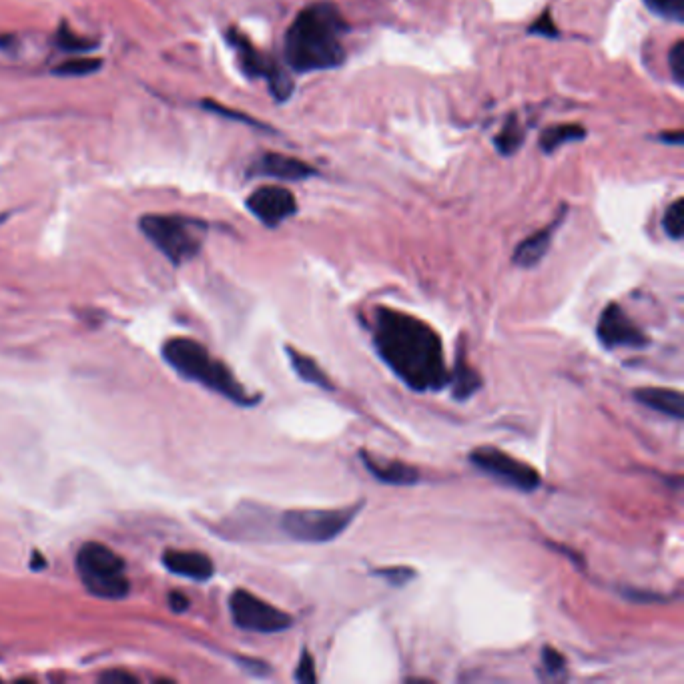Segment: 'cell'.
I'll use <instances>...</instances> for the list:
<instances>
[{"instance_id": "8992f818", "label": "cell", "mask_w": 684, "mask_h": 684, "mask_svg": "<svg viewBox=\"0 0 684 684\" xmlns=\"http://www.w3.org/2000/svg\"><path fill=\"white\" fill-rule=\"evenodd\" d=\"M362 502L329 510H289L281 516V530L295 542L325 544L344 534L362 510Z\"/></svg>"}, {"instance_id": "7c38bea8", "label": "cell", "mask_w": 684, "mask_h": 684, "mask_svg": "<svg viewBox=\"0 0 684 684\" xmlns=\"http://www.w3.org/2000/svg\"><path fill=\"white\" fill-rule=\"evenodd\" d=\"M163 564L169 572L189 580H209L215 572L211 558L193 550H167L163 554Z\"/></svg>"}, {"instance_id": "f546056e", "label": "cell", "mask_w": 684, "mask_h": 684, "mask_svg": "<svg viewBox=\"0 0 684 684\" xmlns=\"http://www.w3.org/2000/svg\"><path fill=\"white\" fill-rule=\"evenodd\" d=\"M103 682L107 684H137V678L131 674V672H125V670H111V672H105L101 676Z\"/></svg>"}, {"instance_id": "2e32d148", "label": "cell", "mask_w": 684, "mask_h": 684, "mask_svg": "<svg viewBox=\"0 0 684 684\" xmlns=\"http://www.w3.org/2000/svg\"><path fill=\"white\" fill-rule=\"evenodd\" d=\"M560 221H562V217H558V219L552 221L548 227H544V229L536 231L534 235H530L528 239H524V241L516 247V251H514V257H512L514 263L520 265V267H526V269L538 265V263L544 259V255L548 253V249H550V245H552L554 231L558 229Z\"/></svg>"}, {"instance_id": "8fae6325", "label": "cell", "mask_w": 684, "mask_h": 684, "mask_svg": "<svg viewBox=\"0 0 684 684\" xmlns=\"http://www.w3.org/2000/svg\"><path fill=\"white\" fill-rule=\"evenodd\" d=\"M247 209L267 227H277L297 213V201L285 187L265 185L255 189L247 199Z\"/></svg>"}, {"instance_id": "ba28073f", "label": "cell", "mask_w": 684, "mask_h": 684, "mask_svg": "<svg viewBox=\"0 0 684 684\" xmlns=\"http://www.w3.org/2000/svg\"><path fill=\"white\" fill-rule=\"evenodd\" d=\"M470 462L486 476L520 492H534L542 484L540 474L530 464L492 446L476 448L470 454Z\"/></svg>"}, {"instance_id": "277c9868", "label": "cell", "mask_w": 684, "mask_h": 684, "mask_svg": "<svg viewBox=\"0 0 684 684\" xmlns=\"http://www.w3.org/2000/svg\"><path fill=\"white\" fill-rule=\"evenodd\" d=\"M139 227L173 265L193 259L207 235V223L183 215H145Z\"/></svg>"}, {"instance_id": "1f68e13d", "label": "cell", "mask_w": 684, "mask_h": 684, "mask_svg": "<svg viewBox=\"0 0 684 684\" xmlns=\"http://www.w3.org/2000/svg\"><path fill=\"white\" fill-rule=\"evenodd\" d=\"M660 141H664L668 145H674V147H682L684 137H682V131H674V133H662Z\"/></svg>"}, {"instance_id": "7402d4cb", "label": "cell", "mask_w": 684, "mask_h": 684, "mask_svg": "<svg viewBox=\"0 0 684 684\" xmlns=\"http://www.w3.org/2000/svg\"><path fill=\"white\" fill-rule=\"evenodd\" d=\"M644 5L666 21L684 23V0H644Z\"/></svg>"}, {"instance_id": "9c48e42d", "label": "cell", "mask_w": 684, "mask_h": 684, "mask_svg": "<svg viewBox=\"0 0 684 684\" xmlns=\"http://www.w3.org/2000/svg\"><path fill=\"white\" fill-rule=\"evenodd\" d=\"M229 41L239 55V63H241V69L245 71V75L251 79H259V77L265 79L269 83L271 95L277 101H287L289 95L293 93V83L285 75V71H281L275 61L261 55L243 35L231 31Z\"/></svg>"}, {"instance_id": "5b68a950", "label": "cell", "mask_w": 684, "mask_h": 684, "mask_svg": "<svg viewBox=\"0 0 684 684\" xmlns=\"http://www.w3.org/2000/svg\"><path fill=\"white\" fill-rule=\"evenodd\" d=\"M77 572L85 588L99 598L121 600L131 590L123 558L105 544H83L77 554Z\"/></svg>"}, {"instance_id": "4dcf8cb0", "label": "cell", "mask_w": 684, "mask_h": 684, "mask_svg": "<svg viewBox=\"0 0 684 684\" xmlns=\"http://www.w3.org/2000/svg\"><path fill=\"white\" fill-rule=\"evenodd\" d=\"M169 604H171V608H173L175 612H183V610H187V606H189V600H187L183 594H179V592H173V594L169 596Z\"/></svg>"}, {"instance_id": "5bb4252c", "label": "cell", "mask_w": 684, "mask_h": 684, "mask_svg": "<svg viewBox=\"0 0 684 684\" xmlns=\"http://www.w3.org/2000/svg\"><path fill=\"white\" fill-rule=\"evenodd\" d=\"M362 462L364 466L368 468V472L384 482V484H390V486H412L420 480V472L406 464V462H400V460H380V458H374L370 456L368 452H362Z\"/></svg>"}, {"instance_id": "ac0fdd59", "label": "cell", "mask_w": 684, "mask_h": 684, "mask_svg": "<svg viewBox=\"0 0 684 684\" xmlns=\"http://www.w3.org/2000/svg\"><path fill=\"white\" fill-rule=\"evenodd\" d=\"M586 137V131L582 125H574V123H564V125H552L548 127L542 137H540V149L544 153H554L558 151L562 145L566 143H576L582 141Z\"/></svg>"}, {"instance_id": "9a60e30c", "label": "cell", "mask_w": 684, "mask_h": 684, "mask_svg": "<svg viewBox=\"0 0 684 684\" xmlns=\"http://www.w3.org/2000/svg\"><path fill=\"white\" fill-rule=\"evenodd\" d=\"M634 400L662 416H668L674 420L684 418V398L678 390L640 388V390H634Z\"/></svg>"}, {"instance_id": "cb8c5ba5", "label": "cell", "mask_w": 684, "mask_h": 684, "mask_svg": "<svg viewBox=\"0 0 684 684\" xmlns=\"http://www.w3.org/2000/svg\"><path fill=\"white\" fill-rule=\"evenodd\" d=\"M668 69L676 85H684V43L678 41L668 53Z\"/></svg>"}, {"instance_id": "484cf974", "label": "cell", "mask_w": 684, "mask_h": 684, "mask_svg": "<svg viewBox=\"0 0 684 684\" xmlns=\"http://www.w3.org/2000/svg\"><path fill=\"white\" fill-rule=\"evenodd\" d=\"M295 680L305 682V684H313L317 680L315 664H313V658L307 650H303V654H301V660H299L297 670H295Z\"/></svg>"}, {"instance_id": "d4e9b609", "label": "cell", "mask_w": 684, "mask_h": 684, "mask_svg": "<svg viewBox=\"0 0 684 684\" xmlns=\"http://www.w3.org/2000/svg\"><path fill=\"white\" fill-rule=\"evenodd\" d=\"M542 666H544V670L550 676H558V674H562L566 670V660H564V656L558 650L546 646L542 650Z\"/></svg>"}, {"instance_id": "d6986e66", "label": "cell", "mask_w": 684, "mask_h": 684, "mask_svg": "<svg viewBox=\"0 0 684 684\" xmlns=\"http://www.w3.org/2000/svg\"><path fill=\"white\" fill-rule=\"evenodd\" d=\"M287 356H289V362H291V368L293 372L299 376L301 382H307V384H313L317 388H323V390H333L329 378L325 376V372L317 366L315 360L303 356L301 352L293 350L287 346Z\"/></svg>"}, {"instance_id": "4fadbf2b", "label": "cell", "mask_w": 684, "mask_h": 684, "mask_svg": "<svg viewBox=\"0 0 684 684\" xmlns=\"http://www.w3.org/2000/svg\"><path fill=\"white\" fill-rule=\"evenodd\" d=\"M255 173L265 177H275L283 181H303L311 175H315V169L309 167L305 161H299L295 157H287L281 153H265L255 163Z\"/></svg>"}, {"instance_id": "ffe728a7", "label": "cell", "mask_w": 684, "mask_h": 684, "mask_svg": "<svg viewBox=\"0 0 684 684\" xmlns=\"http://www.w3.org/2000/svg\"><path fill=\"white\" fill-rule=\"evenodd\" d=\"M524 143V129L518 121V117H508V121L504 123L502 131L494 137V145L498 149L500 155H514Z\"/></svg>"}, {"instance_id": "44dd1931", "label": "cell", "mask_w": 684, "mask_h": 684, "mask_svg": "<svg viewBox=\"0 0 684 684\" xmlns=\"http://www.w3.org/2000/svg\"><path fill=\"white\" fill-rule=\"evenodd\" d=\"M662 227L666 235L674 241H680L684 235V199H676L668 209L664 211L662 217Z\"/></svg>"}, {"instance_id": "30bf717a", "label": "cell", "mask_w": 684, "mask_h": 684, "mask_svg": "<svg viewBox=\"0 0 684 684\" xmlns=\"http://www.w3.org/2000/svg\"><path fill=\"white\" fill-rule=\"evenodd\" d=\"M596 335L600 344L608 350L642 348L648 344L646 333L628 317V313L618 303H610L602 309L596 325Z\"/></svg>"}, {"instance_id": "3957f363", "label": "cell", "mask_w": 684, "mask_h": 684, "mask_svg": "<svg viewBox=\"0 0 684 684\" xmlns=\"http://www.w3.org/2000/svg\"><path fill=\"white\" fill-rule=\"evenodd\" d=\"M163 358L183 378L203 384L237 406H255L259 402V398L251 396L229 372V368L215 360L199 341L187 337L169 339L163 346Z\"/></svg>"}, {"instance_id": "6da1fadb", "label": "cell", "mask_w": 684, "mask_h": 684, "mask_svg": "<svg viewBox=\"0 0 684 684\" xmlns=\"http://www.w3.org/2000/svg\"><path fill=\"white\" fill-rule=\"evenodd\" d=\"M374 346L386 366L414 392H440L450 384L438 331L402 309L374 311Z\"/></svg>"}, {"instance_id": "83f0119b", "label": "cell", "mask_w": 684, "mask_h": 684, "mask_svg": "<svg viewBox=\"0 0 684 684\" xmlns=\"http://www.w3.org/2000/svg\"><path fill=\"white\" fill-rule=\"evenodd\" d=\"M59 45H61L65 51H71V53H75V51H87V49L95 47L93 43H87L85 39H77L69 29H61V33H59Z\"/></svg>"}, {"instance_id": "e0dca14e", "label": "cell", "mask_w": 684, "mask_h": 684, "mask_svg": "<svg viewBox=\"0 0 684 684\" xmlns=\"http://www.w3.org/2000/svg\"><path fill=\"white\" fill-rule=\"evenodd\" d=\"M456 400H468L482 388L480 374L468 366L464 352H458V362L454 374H450V384Z\"/></svg>"}, {"instance_id": "603a6c76", "label": "cell", "mask_w": 684, "mask_h": 684, "mask_svg": "<svg viewBox=\"0 0 684 684\" xmlns=\"http://www.w3.org/2000/svg\"><path fill=\"white\" fill-rule=\"evenodd\" d=\"M101 59H73L55 69V75L61 77H85L91 73H97L101 69Z\"/></svg>"}, {"instance_id": "4316f807", "label": "cell", "mask_w": 684, "mask_h": 684, "mask_svg": "<svg viewBox=\"0 0 684 684\" xmlns=\"http://www.w3.org/2000/svg\"><path fill=\"white\" fill-rule=\"evenodd\" d=\"M378 576L386 578L392 586H404L416 576V572L412 568H388V570H378Z\"/></svg>"}, {"instance_id": "f1b7e54d", "label": "cell", "mask_w": 684, "mask_h": 684, "mask_svg": "<svg viewBox=\"0 0 684 684\" xmlns=\"http://www.w3.org/2000/svg\"><path fill=\"white\" fill-rule=\"evenodd\" d=\"M530 33L532 35H540V37H552V39L558 37V29L554 27L548 11L542 17H538V21L530 27Z\"/></svg>"}, {"instance_id": "7a4b0ae2", "label": "cell", "mask_w": 684, "mask_h": 684, "mask_svg": "<svg viewBox=\"0 0 684 684\" xmlns=\"http://www.w3.org/2000/svg\"><path fill=\"white\" fill-rule=\"evenodd\" d=\"M346 33L348 23L333 3H311L287 29L285 61L299 75L337 69L346 61Z\"/></svg>"}, {"instance_id": "52a82bcc", "label": "cell", "mask_w": 684, "mask_h": 684, "mask_svg": "<svg viewBox=\"0 0 684 684\" xmlns=\"http://www.w3.org/2000/svg\"><path fill=\"white\" fill-rule=\"evenodd\" d=\"M229 612L235 626L257 634L283 632L293 624V618L287 612L275 608L273 604L261 600L259 596L243 588H237L229 596Z\"/></svg>"}]
</instances>
